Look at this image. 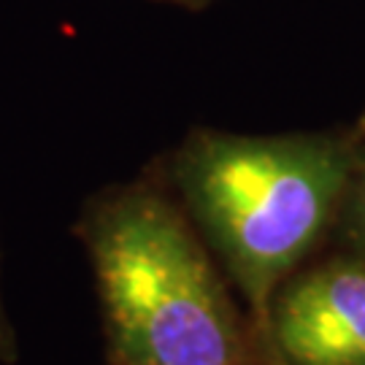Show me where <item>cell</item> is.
<instances>
[{
	"label": "cell",
	"mask_w": 365,
	"mask_h": 365,
	"mask_svg": "<svg viewBox=\"0 0 365 365\" xmlns=\"http://www.w3.org/2000/svg\"><path fill=\"white\" fill-rule=\"evenodd\" d=\"M360 157L330 133L214 130L192 133L173 155L182 206L247 298L257 344L274 292L333 230Z\"/></svg>",
	"instance_id": "cell-1"
},
{
	"label": "cell",
	"mask_w": 365,
	"mask_h": 365,
	"mask_svg": "<svg viewBox=\"0 0 365 365\" xmlns=\"http://www.w3.org/2000/svg\"><path fill=\"white\" fill-rule=\"evenodd\" d=\"M111 365H257L230 292L192 220L146 182L81 211Z\"/></svg>",
	"instance_id": "cell-2"
},
{
	"label": "cell",
	"mask_w": 365,
	"mask_h": 365,
	"mask_svg": "<svg viewBox=\"0 0 365 365\" xmlns=\"http://www.w3.org/2000/svg\"><path fill=\"white\" fill-rule=\"evenodd\" d=\"M265 352L279 365H365V257L339 252L282 282Z\"/></svg>",
	"instance_id": "cell-3"
},
{
	"label": "cell",
	"mask_w": 365,
	"mask_h": 365,
	"mask_svg": "<svg viewBox=\"0 0 365 365\" xmlns=\"http://www.w3.org/2000/svg\"><path fill=\"white\" fill-rule=\"evenodd\" d=\"M330 233L339 235V244L346 252L365 257V160L360 157L352 173V182L344 192L341 209L336 214V225Z\"/></svg>",
	"instance_id": "cell-4"
},
{
	"label": "cell",
	"mask_w": 365,
	"mask_h": 365,
	"mask_svg": "<svg viewBox=\"0 0 365 365\" xmlns=\"http://www.w3.org/2000/svg\"><path fill=\"white\" fill-rule=\"evenodd\" d=\"M16 360H19V344H16V333H14L11 319L3 306V295H0V363L14 365Z\"/></svg>",
	"instance_id": "cell-5"
},
{
	"label": "cell",
	"mask_w": 365,
	"mask_h": 365,
	"mask_svg": "<svg viewBox=\"0 0 365 365\" xmlns=\"http://www.w3.org/2000/svg\"><path fill=\"white\" fill-rule=\"evenodd\" d=\"M176 3H187V6H195V3H203V0H176Z\"/></svg>",
	"instance_id": "cell-6"
},
{
	"label": "cell",
	"mask_w": 365,
	"mask_h": 365,
	"mask_svg": "<svg viewBox=\"0 0 365 365\" xmlns=\"http://www.w3.org/2000/svg\"><path fill=\"white\" fill-rule=\"evenodd\" d=\"M360 133H365V119H363V125H360Z\"/></svg>",
	"instance_id": "cell-7"
}]
</instances>
